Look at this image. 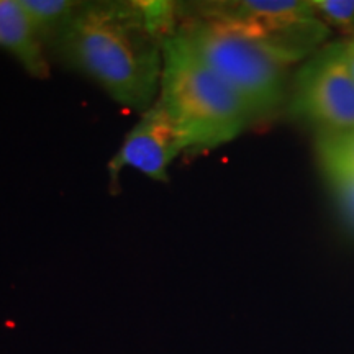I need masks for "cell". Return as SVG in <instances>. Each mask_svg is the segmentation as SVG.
I'll return each instance as SVG.
<instances>
[{"mask_svg":"<svg viewBox=\"0 0 354 354\" xmlns=\"http://www.w3.org/2000/svg\"><path fill=\"white\" fill-rule=\"evenodd\" d=\"M177 24L176 2H81L51 51L117 104L143 113L158 100L162 44Z\"/></svg>","mask_w":354,"mask_h":354,"instance_id":"obj_1","label":"cell"},{"mask_svg":"<svg viewBox=\"0 0 354 354\" xmlns=\"http://www.w3.org/2000/svg\"><path fill=\"white\" fill-rule=\"evenodd\" d=\"M156 102L169 117L184 151L228 143L251 122L241 100L176 30L162 44Z\"/></svg>","mask_w":354,"mask_h":354,"instance_id":"obj_2","label":"cell"},{"mask_svg":"<svg viewBox=\"0 0 354 354\" xmlns=\"http://www.w3.org/2000/svg\"><path fill=\"white\" fill-rule=\"evenodd\" d=\"M176 32L232 88L251 120L272 113L286 94L287 71L294 63L266 44L218 21L177 17Z\"/></svg>","mask_w":354,"mask_h":354,"instance_id":"obj_3","label":"cell"},{"mask_svg":"<svg viewBox=\"0 0 354 354\" xmlns=\"http://www.w3.org/2000/svg\"><path fill=\"white\" fill-rule=\"evenodd\" d=\"M177 17L218 21L266 44L290 63L308 55L326 30L312 2L299 0L177 3Z\"/></svg>","mask_w":354,"mask_h":354,"instance_id":"obj_4","label":"cell"},{"mask_svg":"<svg viewBox=\"0 0 354 354\" xmlns=\"http://www.w3.org/2000/svg\"><path fill=\"white\" fill-rule=\"evenodd\" d=\"M294 110L320 133L354 130V77L342 44L318 53L295 79Z\"/></svg>","mask_w":354,"mask_h":354,"instance_id":"obj_5","label":"cell"},{"mask_svg":"<svg viewBox=\"0 0 354 354\" xmlns=\"http://www.w3.org/2000/svg\"><path fill=\"white\" fill-rule=\"evenodd\" d=\"M184 153L174 127L158 102L141 113L136 125L127 133L125 140L109 162L110 189H115L118 176L125 167L159 183L169 180V166Z\"/></svg>","mask_w":354,"mask_h":354,"instance_id":"obj_6","label":"cell"},{"mask_svg":"<svg viewBox=\"0 0 354 354\" xmlns=\"http://www.w3.org/2000/svg\"><path fill=\"white\" fill-rule=\"evenodd\" d=\"M0 48L15 57L30 76L50 77L46 46L38 38L20 0H0Z\"/></svg>","mask_w":354,"mask_h":354,"instance_id":"obj_7","label":"cell"},{"mask_svg":"<svg viewBox=\"0 0 354 354\" xmlns=\"http://www.w3.org/2000/svg\"><path fill=\"white\" fill-rule=\"evenodd\" d=\"M20 3L38 38L50 50L81 6L76 0H20Z\"/></svg>","mask_w":354,"mask_h":354,"instance_id":"obj_8","label":"cell"},{"mask_svg":"<svg viewBox=\"0 0 354 354\" xmlns=\"http://www.w3.org/2000/svg\"><path fill=\"white\" fill-rule=\"evenodd\" d=\"M317 149L328 179L354 177V130L320 133Z\"/></svg>","mask_w":354,"mask_h":354,"instance_id":"obj_9","label":"cell"},{"mask_svg":"<svg viewBox=\"0 0 354 354\" xmlns=\"http://www.w3.org/2000/svg\"><path fill=\"white\" fill-rule=\"evenodd\" d=\"M313 8L322 20L338 26H354V0H313Z\"/></svg>","mask_w":354,"mask_h":354,"instance_id":"obj_10","label":"cell"},{"mask_svg":"<svg viewBox=\"0 0 354 354\" xmlns=\"http://www.w3.org/2000/svg\"><path fill=\"white\" fill-rule=\"evenodd\" d=\"M336 196L342 203V209L354 223V177H335L330 179Z\"/></svg>","mask_w":354,"mask_h":354,"instance_id":"obj_11","label":"cell"},{"mask_svg":"<svg viewBox=\"0 0 354 354\" xmlns=\"http://www.w3.org/2000/svg\"><path fill=\"white\" fill-rule=\"evenodd\" d=\"M342 44V51L344 56V61H346L349 71H351L353 77H354V39H348V41L339 43Z\"/></svg>","mask_w":354,"mask_h":354,"instance_id":"obj_12","label":"cell"}]
</instances>
